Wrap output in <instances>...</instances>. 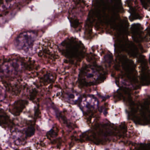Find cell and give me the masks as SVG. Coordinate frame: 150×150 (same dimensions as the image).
<instances>
[{
    "instance_id": "6da1fadb",
    "label": "cell",
    "mask_w": 150,
    "mask_h": 150,
    "mask_svg": "<svg viewBox=\"0 0 150 150\" xmlns=\"http://www.w3.org/2000/svg\"><path fill=\"white\" fill-rule=\"evenodd\" d=\"M35 39V35L32 32L23 33L18 36L16 45L18 49L27 52L30 48Z\"/></svg>"
},
{
    "instance_id": "7a4b0ae2",
    "label": "cell",
    "mask_w": 150,
    "mask_h": 150,
    "mask_svg": "<svg viewBox=\"0 0 150 150\" xmlns=\"http://www.w3.org/2000/svg\"><path fill=\"white\" fill-rule=\"evenodd\" d=\"M22 70V65L17 60L6 62L1 68L2 73L7 76L14 77L17 75Z\"/></svg>"
},
{
    "instance_id": "3957f363",
    "label": "cell",
    "mask_w": 150,
    "mask_h": 150,
    "mask_svg": "<svg viewBox=\"0 0 150 150\" xmlns=\"http://www.w3.org/2000/svg\"><path fill=\"white\" fill-rule=\"evenodd\" d=\"M81 107L85 111L94 109L98 107V103L96 99L93 97H86L82 100L81 103Z\"/></svg>"
},
{
    "instance_id": "277c9868",
    "label": "cell",
    "mask_w": 150,
    "mask_h": 150,
    "mask_svg": "<svg viewBox=\"0 0 150 150\" xmlns=\"http://www.w3.org/2000/svg\"><path fill=\"white\" fill-rule=\"evenodd\" d=\"M86 80L89 82H96L99 77L98 72L92 68H89L85 71L84 74Z\"/></svg>"
},
{
    "instance_id": "5b68a950",
    "label": "cell",
    "mask_w": 150,
    "mask_h": 150,
    "mask_svg": "<svg viewBox=\"0 0 150 150\" xmlns=\"http://www.w3.org/2000/svg\"><path fill=\"white\" fill-rule=\"evenodd\" d=\"M66 99L71 104H74L77 101L79 98V95L76 92H69L66 95Z\"/></svg>"
},
{
    "instance_id": "8992f818",
    "label": "cell",
    "mask_w": 150,
    "mask_h": 150,
    "mask_svg": "<svg viewBox=\"0 0 150 150\" xmlns=\"http://www.w3.org/2000/svg\"><path fill=\"white\" fill-rule=\"evenodd\" d=\"M35 129L32 127H30L26 129L25 131V135L27 137H30L34 134Z\"/></svg>"
},
{
    "instance_id": "52a82bcc",
    "label": "cell",
    "mask_w": 150,
    "mask_h": 150,
    "mask_svg": "<svg viewBox=\"0 0 150 150\" xmlns=\"http://www.w3.org/2000/svg\"><path fill=\"white\" fill-rule=\"evenodd\" d=\"M6 92L3 87L0 85V102L3 101L5 98Z\"/></svg>"
},
{
    "instance_id": "ba28073f",
    "label": "cell",
    "mask_w": 150,
    "mask_h": 150,
    "mask_svg": "<svg viewBox=\"0 0 150 150\" xmlns=\"http://www.w3.org/2000/svg\"><path fill=\"white\" fill-rule=\"evenodd\" d=\"M7 118L4 116H0V124L1 125H6L7 124Z\"/></svg>"
}]
</instances>
